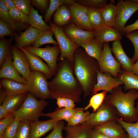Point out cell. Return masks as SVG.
Returning <instances> with one entry per match:
<instances>
[{"label":"cell","instance_id":"cell-1","mask_svg":"<svg viewBox=\"0 0 138 138\" xmlns=\"http://www.w3.org/2000/svg\"><path fill=\"white\" fill-rule=\"evenodd\" d=\"M59 61L56 74L48 82L50 98H68L78 103L81 100L83 91L74 75L73 64L65 58Z\"/></svg>","mask_w":138,"mask_h":138},{"label":"cell","instance_id":"cell-2","mask_svg":"<svg viewBox=\"0 0 138 138\" xmlns=\"http://www.w3.org/2000/svg\"><path fill=\"white\" fill-rule=\"evenodd\" d=\"M74 74L83 90L84 98L91 94L97 82L98 62L91 57L82 47H79L74 54Z\"/></svg>","mask_w":138,"mask_h":138},{"label":"cell","instance_id":"cell-3","mask_svg":"<svg viewBox=\"0 0 138 138\" xmlns=\"http://www.w3.org/2000/svg\"><path fill=\"white\" fill-rule=\"evenodd\" d=\"M138 98V91L130 89L124 93L119 86L106 95L103 103L111 105L116 108L118 117L126 122L132 123L138 120V109L135 107V101Z\"/></svg>","mask_w":138,"mask_h":138},{"label":"cell","instance_id":"cell-4","mask_svg":"<svg viewBox=\"0 0 138 138\" xmlns=\"http://www.w3.org/2000/svg\"><path fill=\"white\" fill-rule=\"evenodd\" d=\"M48 104L45 100H38L28 92L21 106L13 114L15 118L20 121L32 122L39 120V117L43 113V110Z\"/></svg>","mask_w":138,"mask_h":138},{"label":"cell","instance_id":"cell-5","mask_svg":"<svg viewBox=\"0 0 138 138\" xmlns=\"http://www.w3.org/2000/svg\"><path fill=\"white\" fill-rule=\"evenodd\" d=\"M49 25L53 32L59 47L61 54L59 60L65 58L73 64L74 54L76 50L80 47L79 45L72 42L67 37L62 27L51 21Z\"/></svg>","mask_w":138,"mask_h":138},{"label":"cell","instance_id":"cell-6","mask_svg":"<svg viewBox=\"0 0 138 138\" xmlns=\"http://www.w3.org/2000/svg\"><path fill=\"white\" fill-rule=\"evenodd\" d=\"M42 72L31 71L27 81L29 91L36 98L45 100L50 98L48 82Z\"/></svg>","mask_w":138,"mask_h":138},{"label":"cell","instance_id":"cell-7","mask_svg":"<svg viewBox=\"0 0 138 138\" xmlns=\"http://www.w3.org/2000/svg\"><path fill=\"white\" fill-rule=\"evenodd\" d=\"M23 48L28 52L43 59L52 70L54 76L55 75L58 68L57 58L61 52L59 45H54L52 47L48 46L44 48L34 47L30 46Z\"/></svg>","mask_w":138,"mask_h":138},{"label":"cell","instance_id":"cell-8","mask_svg":"<svg viewBox=\"0 0 138 138\" xmlns=\"http://www.w3.org/2000/svg\"><path fill=\"white\" fill-rule=\"evenodd\" d=\"M117 14L114 28L122 34L125 25L132 15L138 10V2L131 0H119L116 5Z\"/></svg>","mask_w":138,"mask_h":138},{"label":"cell","instance_id":"cell-9","mask_svg":"<svg viewBox=\"0 0 138 138\" xmlns=\"http://www.w3.org/2000/svg\"><path fill=\"white\" fill-rule=\"evenodd\" d=\"M118 117L117 110L114 106L103 103L95 112L90 114L86 122L94 127L116 120Z\"/></svg>","mask_w":138,"mask_h":138},{"label":"cell","instance_id":"cell-10","mask_svg":"<svg viewBox=\"0 0 138 138\" xmlns=\"http://www.w3.org/2000/svg\"><path fill=\"white\" fill-rule=\"evenodd\" d=\"M103 52L98 63L99 71L102 73L108 72L114 78L118 77L121 70L120 64L112 56L108 42L103 44Z\"/></svg>","mask_w":138,"mask_h":138},{"label":"cell","instance_id":"cell-11","mask_svg":"<svg viewBox=\"0 0 138 138\" xmlns=\"http://www.w3.org/2000/svg\"><path fill=\"white\" fill-rule=\"evenodd\" d=\"M67 5L72 15L70 23L77 26L84 30L93 31L87 13L88 7L76 2Z\"/></svg>","mask_w":138,"mask_h":138},{"label":"cell","instance_id":"cell-12","mask_svg":"<svg viewBox=\"0 0 138 138\" xmlns=\"http://www.w3.org/2000/svg\"><path fill=\"white\" fill-rule=\"evenodd\" d=\"M123 84V82L119 77L114 78L110 73H102L99 70L97 83L95 86L91 94H95L101 90H106L111 93L114 88Z\"/></svg>","mask_w":138,"mask_h":138},{"label":"cell","instance_id":"cell-13","mask_svg":"<svg viewBox=\"0 0 138 138\" xmlns=\"http://www.w3.org/2000/svg\"><path fill=\"white\" fill-rule=\"evenodd\" d=\"M12 51L13 65L18 73L27 82L31 71L27 56L16 45L12 46Z\"/></svg>","mask_w":138,"mask_h":138},{"label":"cell","instance_id":"cell-14","mask_svg":"<svg viewBox=\"0 0 138 138\" xmlns=\"http://www.w3.org/2000/svg\"><path fill=\"white\" fill-rule=\"evenodd\" d=\"M63 29L66 36L71 41L79 45L95 38L94 32L84 30L72 23L64 26Z\"/></svg>","mask_w":138,"mask_h":138},{"label":"cell","instance_id":"cell-15","mask_svg":"<svg viewBox=\"0 0 138 138\" xmlns=\"http://www.w3.org/2000/svg\"><path fill=\"white\" fill-rule=\"evenodd\" d=\"M12 52L5 59L1 67L0 78L12 79L19 83L27 85V82L17 72L13 63Z\"/></svg>","mask_w":138,"mask_h":138},{"label":"cell","instance_id":"cell-16","mask_svg":"<svg viewBox=\"0 0 138 138\" xmlns=\"http://www.w3.org/2000/svg\"><path fill=\"white\" fill-rule=\"evenodd\" d=\"M94 128L109 138H119L127 134L122 126L116 120L95 126Z\"/></svg>","mask_w":138,"mask_h":138},{"label":"cell","instance_id":"cell-17","mask_svg":"<svg viewBox=\"0 0 138 138\" xmlns=\"http://www.w3.org/2000/svg\"><path fill=\"white\" fill-rule=\"evenodd\" d=\"M19 48L26 55L29 62L30 71H36L42 73L47 79H50L54 76L51 68L39 57L28 52L24 48Z\"/></svg>","mask_w":138,"mask_h":138},{"label":"cell","instance_id":"cell-18","mask_svg":"<svg viewBox=\"0 0 138 138\" xmlns=\"http://www.w3.org/2000/svg\"><path fill=\"white\" fill-rule=\"evenodd\" d=\"M111 49L117 61L120 64L122 70L132 72L134 63L132 59L129 57L125 53L122 47L120 40L113 42Z\"/></svg>","mask_w":138,"mask_h":138},{"label":"cell","instance_id":"cell-19","mask_svg":"<svg viewBox=\"0 0 138 138\" xmlns=\"http://www.w3.org/2000/svg\"><path fill=\"white\" fill-rule=\"evenodd\" d=\"M59 121L50 119L43 121L38 120L31 122L29 138H40L53 130Z\"/></svg>","mask_w":138,"mask_h":138},{"label":"cell","instance_id":"cell-20","mask_svg":"<svg viewBox=\"0 0 138 138\" xmlns=\"http://www.w3.org/2000/svg\"><path fill=\"white\" fill-rule=\"evenodd\" d=\"M95 38L103 44L111 41L121 40L122 34L116 29L106 26L94 31Z\"/></svg>","mask_w":138,"mask_h":138},{"label":"cell","instance_id":"cell-21","mask_svg":"<svg viewBox=\"0 0 138 138\" xmlns=\"http://www.w3.org/2000/svg\"><path fill=\"white\" fill-rule=\"evenodd\" d=\"M93 128L86 122L76 126H64L65 138H91Z\"/></svg>","mask_w":138,"mask_h":138},{"label":"cell","instance_id":"cell-22","mask_svg":"<svg viewBox=\"0 0 138 138\" xmlns=\"http://www.w3.org/2000/svg\"><path fill=\"white\" fill-rule=\"evenodd\" d=\"M82 110H84V108L78 107L68 109L58 107L52 112L43 113L41 116L49 117L54 121H59L64 120L67 122L76 112Z\"/></svg>","mask_w":138,"mask_h":138},{"label":"cell","instance_id":"cell-23","mask_svg":"<svg viewBox=\"0 0 138 138\" xmlns=\"http://www.w3.org/2000/svg\"><path fill=\"white\" fill-rule=\"evenodd\" d=\"M79 45L88 55L96 59L98 62L99 61L103 52V43L94 38L80 43Z\"/></svg>","mask_w":138,"mask_h":138},{"label":"cell","instance_id":"cell-24","mask_svg":"<svg viewBox=\"0 0 138 138\" xmlns=\"http://www.w3.org/2000/svg\"><path fill=\"white\" fill-rule=\"evenodd\" d=\"M40 32L30 26L25 31L20 32L19 36L15 37V45L19 48L30 46L35 41Z\"/></svg>","mask_w":138,"mask_h":138},{"label":"cell","instance_id":"cell-25","mask_svg":"<svg viewBox=\"0 0 138 138\" xmlns=\"http://www.w3.org/2000/svg\"><path fill=\"white\" fill-rule=\"evenodd\" d=\"M0 84L5 89L7 95H15L29 91L27 85L21 84L10 79L1 78Z\"/></svg>","mask_w":138,"mask_h":138},{"label":"cell","instance_id":"cell-26","mask_svg":"<svg viewBox=\"0 0 138 138\" xmlns=\"http://www.w3.org/2000/svg\"><path fill=\"white\" fill-rule=\"evenodd\" d=\"M9 9L2 0H0V18L8 24L13 29L15 37L19 36L16 32L28 27V24H18L14 21L10 17L8 13Z\"/></svg>","mask_w":138,"mask_h":138},{"label":"cell","instance_id":"cell-27","mask_svg":"<svg viewBox=\"0 0 138 138\" xmlns=\"http://www.w3.org/2000/svg\"><path fill=\"white\" fill-rule=\"evenodd\" d=\"M27 93L15 95H7L2 105L9 113H13L21 106Z\"/></svg>","mask_w":138,"mask_h":138},{"label":"cell","instance_id":"cell-28","mask_svg":"<svg viewBox=\"0 0 138 138\" xmlns=\"http://www.w3.org/2000/svg\"><path fill=\"white\" fill-rule=\"evenodd\" d=\"M114 1H111L109 4L100 10L106 25L114 28L117 16V9L116 6L114 5Z\"/></svg>","mask_w":138,"mask_h":138},{"label":"cell","instance_id":"cell-29","mask_svg":"<svg viewBox=\"0 0 138 138\" xmlns=\"http://www.w3.org/2000/svg\"><path fill=\"white\" fill-rule=\"evenodd\" d=\"M28 24L33 28L40 31L51 29L42 19V16L39 15L37 10L35 9L33 6H30L29 14Z\"/></svg>","mask_w":138,"mask_h":138},{"label":"cell","instance_id":"cell-30","mask_svg":"<svg viewBox=\"0 0 138 138\" xmlns=\"http://www.w3.org/2000/svg\"><path fill=\"white\" fill-rule=\"evenodd\" d=\"M53 22L57 26L62 27L70 23L72 15L67 5H64L60 7L54 13Z\"/></svg>","mask_w":138,"mask_h":138},{"label":"cell","instance_id":"cell-31","mask_svg":"<svg viewBox=\"0 0 138 138\" xmlns=\"http://www.w3.org/2000/svg\"><path fill=\"white\" fill-rule=\"evenodd\" d=\"M123 82L124 91L133 89L138 90V76L132 72H129L121 70L118 75Z\"/></svg>","mask_w":138,"mask_h":138},{"label":"cell","instance_id":"cell-32","mask_svg":"<svg viewBox=\"0 0 138 138\" xmlns=\"http://www.w3.org/2000/svg\"><path fill=\"white\" fill-rule=\"evenodd\" d=\"M87 13L93 32L97 29L106 26L100 9L88 8Z\"/></svg>","mask_w":138,"mask_h":138},{"label":"cell","instance_id":"cell-33","mask_svg":"<svg viewBox=\"0 0 138 138\" xmlns=\"http://www.w3.org/2000/svg\"><path fill=\"white\" fill-rule=\"evenodd\" d=\"M75 2L76 0H50L48 8L44 17V22L47 24L50 22L52 15L60 7L72 4Z\"/></svg>","mask_w":138,"mask_h":138},{"label":"cell","instance_id":"cell-34","mask_svg":"<svg viewBox=\"0 0 138 138\" xmlns=\"http://www.w3.org/2000/svg\"><path fill=\"white\" fill-rule=\"evenodd\" d=\"M54 34L52 29L41 31L39 33L35 41L30 45L34 47L39 48L42 45L51 43L54 45H58L57 42L53 38Z\"/></svg>","mask_w":138,"mask_h":138},{"label":"cell","instance_id":"cell-35","mask_svg":"<svg viewBox=\"0 0 138 138\" xmlns=\"http://www.w3.org/2000/svg\"><path fill=\"white\" fill-rule=\"evenodd\" d=\"M13 39L12 37L6 39L4 37L0 40V67L2 66L6 57L12 52V43Z\"/></svg>","mask_w":138,"mask_h":138},{"label":"cell","instance_id":"cell-36","mask_svg":"<svg viewBox=\"0 0 138 138\" xmlns=\"http://www.w3.org/2000/svg\"><path fill=\"white\" fill-rule=\"evenodd\" d=\"M108 92L107 91L103 90L101 93L94 95L90 98L88 104L84 108V110L91 107L93 110V112H95L103 103Z\"/></svg>","mask_w":138,"mask_h":138},{"label":"cell","instance_id":"cell-37","mask_svg":"<svg viewBox=\"0 0 138 138\" xmlns=\"http://www.w3.org/2000/svg\"><path fill=\"white\" fill-rule=\"evenodd\" d=\"M116 120L127 132L128 138H138V120L135 123H128L119 117H117Z\"/></svg>","mask_w":138,"mask_h":138},{"label":"cell","instance_id":"cell-38","mask_svg":"<svg viewBox=\"0 0 138 138\" xmlns=\"http://www.w3.org/2000/svg\"><path fill=\"white\" fill-rule=\"evenodd\" d=\"M84 111H80L76 112L67 122V125L73 126L85 122L90 113L88 111L85 112Z\"/></svg>","mask_w":138,"mask_h":138},{"label":"cell","instance_id":"cell-39","mask_svg":"<svg viewBox=\"0 0 138 138\" xmlns=\"http://www.w3.org/2000/svg\"><path fill=\"white\" fill-rule=\"evenodd\" d=\"M8 13L10 17L15 22L29 24L28 15L22 12L17 7L9 10Z\"/></svg>","mask_w":138,"mask_h":138},{"label":"cell","instance_id":"cell-40","mask_svg":"<svg viewBox=\"0 0 138 138\" xmlns=\"http://www.w3.org/2000/svg\"><path fill=\"white\" fill-rule=\"evenodd\" d=\"M75 2L88 8L99 9L108 5L107 0H76Z\"/></svg>","mask_w":138,"mask_h":138},{"label":"cell","instance_id":"cell-41","mask_svg":"<svg viewBox=\"0 0 138 138\" xmlns=\"http://www.w3.org/2000/svg\"><path fill=\"white\" fill-rule=\"evenodd\" d=\"M31 122L20 121L17 129L15 138H29Z\"/></svg>","mask_w":138,"mask_h":138},{"label":"cell","instance_id":"cell-42","mask_svg":"<svg viewBox=\"0 0 138 138\" xmlns=\"http://www.w3.org/2000/svg\"><path fill=\"white\" fill-rule=\"evenodd\" d=\"M20 121L16 118L6 129L0 138H15Z\"/></svg>","mask_w":138,"mask_h":138},{"label":"cell","instance_id":"cell-43","mask_svg":"<svg viewBox=\"0 0 138 138\" xmlns=\"http://www.w3.org/2000/svg\"><path fill=\"white\" fill-rule=\"evenodd\" d=\"M132 43L134 49V53L132 60L134 63L138 60V30L125 34Z\"/></svg>","mask_w":138,"mask_h":138},{"label":"cell","instance_id":"cell-44","mask_svg":"<svg viewBox=\"0 0 138 138\" xmlns=\"http://www.w3.org/2000/svg\"><path fill=\"white\" fill-rule=\"evenodd\" d=\"M64 123L63 121H59L51 133L44 138H63L62 131Z\"/></svg>","mask_w":138,"mask_h":138},{"label":"cell","instance_id":"cell-45","mask_svg":"<svg viewBox=\"0 0 138 138\" xmlns=\"http://www.w3.org/2000/svg\"><path fill=\"white\" fill-rule=\"evenodd\" d=\"M6 36L11 37L15 36L11 27L4 21L0 19V38Z\"/></svg>","mask_w":138,"mask_h":138},{"label":"cell","instance_id":"cell-46","mask_svg":"<svg viewBox=\"0 0 138 138\" xmlns=\"http://www.w3.org/2000/svg\"><path fill=\"white\" fill-rule=\"evenodd\" d=\"M17 7L23 13L28 15L31 0H13Z\"/></svg>","mask_w":138,"mask_h":138},{"label":"cell","instance_id":"cell-47","mask_svg":"<svg viewBox=\"0 0 138 138\" xmlns=\"http://www.w3.org/2000/svg\"><path fill=\"white\" fill-rule=\"evenodd\" d=\"M15 119L13 113H11L6 117L0 120V137L2 136L6 129Z\"/></svg>","mask_w":138,"mask_h":138},{"label":"cell","instance_id":"cell-48","mask_svg":"<svg viewBox=\"0 0 138 138\" xmlns=\"http://www.w3.org/2000/svg\"><path fill=\"white\" fill-rule=\"evenodd\" d=\"M49 2L48 0H32L31 4L37 7L40 12L45 14L48 8Z\"/></svg>","mask_w":138,"mask_h":138},{"label":"cell","instance_id":"cell-49","mask_svg":"<svg viewBox=\"0 0 138 138\" xmlns=\"http://www.w3.org/2000/svg\"><path fill=\"white\" fill-rule=\"evenodd\" d=\"M137 30H138V19L134 23L125 27L123 30V33L125 34L129 33Z\"/></svg>","mask_w":138,"mask_h":138},{"label":"cell","instance_id":"cell-50","mask_svg":"<svg viewBox=\"0 0 138 138\" xmlns=\"http://www.w3.org/2000/svg\"><path fill=\"white\" fill-rule=\"evenodd\" d=\"M91 138H109L93 128L91 132Z\"/></svg>","mask_w":138,"mask_h":138},{"label":"cell","instance_id":"cell-51","mask_svg":"<svg viewBox=\"0 0 138 138\" xmlns=\"http://www.w3.org/2000/svg\"><path fill=\"white\" fill-rule=\"evenodd\" d=\"M7 94L5 89L0 85V105H2Z\"/></svg>","mask_w":138,"mask_h":138},{"label":"cell","instance_id":"cell-52","mask_svg":"<svg viewBox=\"0 0 138 138\" xmlns=\"http://www.w3.org/2000/svg\"><path fill=\"white\" fill-rule=\"evenodd\" d=\"M9 113L2 105L0 106V119L1 120L8 116Z\"/></svg>","mask_w":138,"mask_h":138},{"label":"cell","instance_id":"cell-53","mask_svg":"<svg viewBox=\"0 0 138 138\" xmlns=\"http://www.w3.org/2000/svg\"><path fill=\"white\" fill-rule=\"evenodd\" d=\"M56 103L58 107L60 108L64 107L65 108L67 102L66 98H59L57 99Z\"/></svg>","mask_w":138,"mask_h":138},{"label":"cell","instance_id":"cell-54","mask_svg":"<svg viewBox=\"0 0 138 138\" xmlns=\"http://www.w3.org/2000/svg\"><path fill=\"white\" fill-rule=\"evenodd\" d=\"M9 10L17 7L13 0H2Z\"/></svg>","mask_w":138,"mask_h":138},{"label":"cell","instance_id":"cell-55","mask_svg":"<svg viewBox=\"0 0 138 138\" xmlns=\"http://www.w3.org/2000/svg\"><path fill=\"white\" fill-rule=\"evenodd\" d=\"M67 104L65 108L68 109H72L75 108V104L74 102L72 99L66 98Z\"/></svg>","mask_w":138,"mask_h":138},{"label":"cell","instance_id":"cell-56","mask_svg":"<svg viewBox=\"0 0 138 138\" xmlns=\"http://www.w3.org/2000/svg\"><path fill=\"white\" fill-rule=\"evenodd\" d=\"M132 72L138 76V60L134 63L133 67Z\"/></svg>","mask_w":138,"mask_h":138},{"label":"cell","instance_id":"cell-57","mask_svg":"<svg viewBox=\"0 0 138 138\" xmlns=\"http://www.w3.org/2000/svg\"><path fill=\"white\" fill-rule=\"evenodd\" d=\"M119 138H128V136L127 133L124 136Z\"/></svg>","mask_w":138,"mask_h":138},{"label":"cell","instance_id":"cell-58","mask_svg":"<svg viewBox=\"0 0 138 138\" xmlns=\"http://www.w3.org/2000/svg\"><path fill=\"white\" fill-rule=\"evenodd\" d=\"M136 107L138 109V101L136 103Z\"/></svg>","mask_w":138,"mask_h":138},{"label":"cell","instance_id":"cell-59","mask_svg":"<svg viewBox=\"0 0 138 138\" xmlns=\"http://www.w3.org/2000/svg\"><path fill=\"white\" fill-rule=\"evenodd\" d=\"M131 0L132 1L138 2V0Z\"/></svg>","mask_w":138,"mask_h":138}]
</instances>
